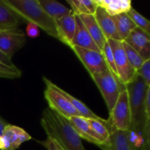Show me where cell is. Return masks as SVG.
Returning <instances> with one entry per match:
<instances>
[{
	"instance_id": "1",
	"label": "cell",
	"mask_w": 150,
	"mask_h": 150,
	"mask_svg": "<svg viewBox=\"0 0 150 150\" xmlns=\"http://www.w3.org/2000/svg\"><path fill=\"white\" fill-rule=\"evenodd\" d=\"M40 125L58 150H86L68 120L48 107L42 111Z\"/></svg>"
},
{
	"instance_id": "2",
	"label": "cell",
	"mask_w": 150,
	"mask_h": 150,
	"mask_svg": "<svg viewBox=\"0 0 150 150\" xmlns=\"http://www.w3.org/2000/svg\"><path fill=\"white\" fill-rule=\"evenodd\" d=\"M24 22L32 23L48 35L59 40L57 22L38 3V0H3Z\"/></svg>"
},
{
	"instance_id": "3",
	"label": "cell",
	"mask_w": 150,
	"mask_h": 150,
	"mask_svg": "<svg viewBox=\"0 0 150 150\" xmlns=\"http://www.w3.org/2000/svg\"><path fill=\"white\" fill-rule=\"evenodd\" d=\"M147 86L143 79L136 75L132 82L126 85L131 114V129L135 133L143 136L145 123L147 120L144 113V98Z\"/></svg>"
},
{
	"instance_id": "4",
	"label": "cell",
	"mask_w": 150,
	"mask_h": 150,
	"mask_svg": "<svg viewBox=\"0 0 150 150\" xmlns=\"http://www.w3.org/2000/svg\"><path fill=\"white\" fill-rule=\"evenodd\" d=\"M91 78L99 89L108 110V113H111L120 93L125 88V86L122 84L109 70L95 75Z\"/></svg>"
},
{
	"instance_id": "5",
	"label": "cell",
	"mask_w": 150,
	"mask_h": 150,
	"mask_svg": "<svg viewBox=\"0 0 150 150\" xmlns=\"http://www.w3.org/2000/svg\"><path fill=\"white\" fill-rule=\"evenodd\" d=\"M107 120L109 123L111 133L115 130L128 131L131 129V114L126 88L120 93L112 111L109 113V118Z\"/></svg>"
},
{
	"instance_id": "6",
	"label": "cell",
	"mask_w": 150,
	"mask_h": 150,
	"mask_svg": "<svg viewBox=\"0 0 150 150\" xmlns=\"http://www.w3.org/2000/svg\"><path fill=\"white\" fill-rule=\"evenodd\" d=\"M46 88L44 90V98L48 104V108L64 118L81 117L73 105L52 86L53 82L44 76L42 78Z\"/></svg>"
},
{
	"instance_id": "7",
	"label": "cell",
	"mask_w": 150,
	"mask_h": 150,
	"mask_svg": "<svg viewBox=\"0 0 150 150\" xmlns=\"http://www.w3.org/2000/svg\"><path fill=\"white\" fill-rule=\"evenodd\" d=\"M107 41L112 50L118 73L119 81L122 84L126 86L133 81V79L136 78L137 75L136 71L129 63L123 47L122 41L111 39L108 40Z\"/></svg>"
},
{
	"instance_id": "8",
	"label": "cell",
	"mask_w": 150,
	"mask_h": 150,
	"mask_svg": "<svg viewBox=\"0 0 150 150\" xmlns=\"http://www.w3.org/2000/svg\"><path fill=\"white\" fill-rule=\"evenodd\" d=\"M71 48L83 64L91 77L109 70L102 52L76 46L71 47Z\"/></svg>"
},
{
	"instance_id": "9",
	"label": "cell",
	"mask_w": 150,
	"mask_h": 150,
	"mask_svg": "<svg viewBox=\"0 0 150 150\" xmlns=\"http://www.w3.org/2000/svg\"><path fill=\"white\" fill-rule=\"evenodd\" d=\"M26 42L24 32L19 28L0 31V51L12 59L15 53L21 49Z\"/></svg>"
},
{
	"instance_id": "10",
	"label": "cell",
	"mask_w": 150,
	"mask_h": 150,
	"mask_svg": "<svg viewBox=\"0 0 150 150\" xmlns=\"http://www.w3.org/2000/svg\"><path fill=\"white\" fill-rule=\"evenodd\" d=\"M150 35L139 28L132 31L123 42L137 51L144 60L150 59Z\"/></svg>"
},
{
	"instance_id": "11",
	"label": "cell",
	"mask_w": 150,
	"mask_h": 150,
	"mask_svg": "<svg viewBox=\"0 0 150 150\" xmlns=\"http://www.w3.org/2000/svg\"><path fill=\"white\" fill-rule=\"evenodd\" d=\"M67 120L81 139H85L98 146L106 142L94 131L86 119L82 117H72Z\"/></svg>"
},
{
	"instance_id": "12",
	"label": "cell",
	"mask_w": 150,
	"mask_h": 150,
	"mask_svg": "<svg viewBox=\"0 0 150 150\" xmlns=\"http://www.w3.org/2000/svg\"><path fill=\"white\" fill-rule=\"evenodd\" d=\"M98 147L102 150H139L130 140L129 130L112 132L108 140Z\"/></svg>"
},
{
	"instance_id": "13",
	"label": "cell",
	"mask_w": 150,
	"mask_h": 150,
	"mask_svg": "<svg viewBox=\"0 0 150 150\" xmlns=\"http://www.w3.org/2000/svg\"><path fill=\"white\" fill-rule=\"evenodd\" d=\"M76 29L75 32L74 36L70 42V48L73 46L79 47V48H85V49L92 50V51L102 52L99 47L97 45L94 40L89 35L87 29L82 23L81 20L79 16L76 15Z\"/></svg>"
},
{
	"instance_id": "14",
	"label": "cell",
	"mask_w": 150,
	"mask_h": 150,
	"mask_svg": "<svg viewBox=\"0 0 150 150\" xmlns=\"http://www.w3.org/2000/svg\"><path fill=\"white\" fill-rule=\"evenodd\" d=\"M94 16L107 40L111 39L122 41L112 16H109L105 10L100 7H98Z\"/></svg>"
},
{
	"instance_id": "15",
	"label": "cell",
	"mask_w": 150,
	"mask_h": 150,
	"mask_svg": "<svg viewBox=\"0 0 150 150\" xmlns=\"http://www.w3.org/2000/svg\"><path fill=\"white\" fill-rule=\"evenodd\" d=\"M56 22L59 35V41L70 47L76 29V15L71 13L56 21Z\"/></svg>"
},
{
	"instance_id": "16",
	"label": "cell",
	"mask_w": 150,
	"mask_h": 150,
	"mask_svg": "<svg viewBox=\"0 0 150 150\" xmlns=\"http://www.w3.org/2000/svg\"><path fill=\"white\" fill-rule=\"evenodd\" d=\"M23 22L3 0H0V31L17 29Z\"/></svg>"
},
{
	"instance_id": "17",
	"label": "cell",
	"mask_w": 150,
	"mask_h": 150,
	"mask_svg": "<svg viewBox=\"0 0 150 150\" xmlns=\"http://www.w3.org/2000/svg\"><path fill=\"white\" fill-rule=\"evenodd\" d=\"M52 86L57 89V91L60 92L72 105L74 106V108H76V111L79 112V114H80L81 117H83L85 119H92V120H99V121L103 122H107L108 120H105V119H103L102 117H99V116L97 115L96 114L93 112L91 109H89L87 107V105L86 104L83 103L82 101H81L80 100L77 99L75 97H73V95H71L70 94H69L68 92H67L66 91H64V89H62V88H60L59 86H57L55 83H52Z\"/></svg>"
},
{
	"instance_id": "18",
	"label": "cell",
	"mask_w": 150,
	"mask_h": 150,
	"mask_svg": "<svg viewBox=\"0 0 150 150\" xmlns=\"http://www.w3.org/2000/svg\"><path fill=\"white\" fill-rule=\"evenodd\" d=\"M79 16L95 43L102 51L103 48L107 42V40L101 31L95 16L92 15H80Z\"/></svg>"
},
{
	"instance_id": "19",
	"label": "cell",
	"mask_w": 150,
	"mask_h": 150,
	"mask_svg": "<svg viewBox=\"0 0 150 150\" xmlns=\"http://www.w3.org/2000/svg\"><path fill=\"white\" fill-rule=\"evenodd\" d=\"M98 7H102L111 16L127 13L132 7L130 0H95Z\"/></svg>"
},
{
	"instance_id": "20",
	"label": "cell",
	"mask_w": 150,
	"mask_h": 150,
	"mask_svg": "<svg viewBox=\"0 0 150 150\" xmlns=\"http://www.w3.org/2000/svg\"><path fill=\"white\" fill-rule=\"evenodd\" d=\"M42 8L55 21L72 13L71 10L54 0H38Z\"/></svg>"
},
{
	"instance_id": "21",
	"label": "cell",
	"mask_w": 150,
	"mask_h": 150,
	"mask_svg": "<svg viewBox=\"0 0 150 150\" xmlns=\"http://www.w3.org/2000/svg\"><path fill=\"white\" fill-rule=\"evenodd\" d=\"M112 18L115 23L118 35L122 41H124L130 35V32L137 28L130 16L126 13L112 16Z\"/></svg>"
},
{
	"instance_id": "22",
	"label": "cell",
	"mask_w": 150,
	"mask_h": 150,
	"mask_svg": "<svg viewBox=\"0 0 150 150\" xmlns=\"http://www.w3.org/2000/svg\"><path fill=\"white\" fill-rule=\"evenodd\" d=\"M67 2L71 7L72 13L76 16H94L98 8L95 0H67Z\"/></svg>"
},
{
	"instance_id": "23",
	"label": "cell",
	"mask_w": 150,
	"mask_h": 150,
	"mask_svg": "<svg viewBox=\"0 0 150 150\" xmlns=\"http://www.w3.org/2000/svg\"><path fill=\"white\" fill-rule=\"evenodd\" d=\"M23 130H24L21 127L10 124H7V125L5 127L3 136L10 142L13 150H16L19 148L18 144V139Z\"/></svg>"
},
{
	"instance_id": "24",
	"label": "cell",
	"mask_w": 150,
	"mask_h": 150,
	"mask_svg": "<svg viewBox=\"0 0 150 150\" xmlns=\"http://www.w3.org/2000/svg\"><path fill=\"white\" fill-rule=\"evenodd\" d=\"M86 120L88 121L91 127L93 129L94 131L100 137L102 138L105 142L108 140L110 134H111V130H110V125L108 122H103L97 120H92V119H86Z\"/></svg>"
},
{
	"instance_id": "25",
	"label": "cell",
	"mask_w": 150,
	"mask_h": 150,
	"mask_svg": "<svg viewBox=\"0 0 150 150\" xmlns=\"http://www.w3.org/2000/svg\"><path fill=\"white\" fill-rule=\"evenodd\" d=\"M130 18L136 24V26L142 31L150 35V22L144 16L141 15L139 12L136 11L134 8L131 7L130 10L127 13Z\"/></svg>"
},
{
	"instance_id": "26",
	"label": "cell",
	"mask_w": 150,
	"mask_h": 150,
	"mask_svg": "<svg viewBox=\"0 0 150 150\" xmlns=\"http://www.w3.org/2000/svg\"><path fill=\"white\" fill-rule=\"evenodd\" d=\"M122 42L123 47H124L125 51L126 56H127V58L128 59L129 63L133 67V68L136 71H137L140 68L141 66L142 65L144 60L142 58V57L139 55V54L137 51H135L133 48H131L130 45H127V43H125L123 41Z\"/></svg>"
},
{
	"instance_id": "27",
	"label": "cell",
	"mask_w": 150,
	"mask_h": 150,
	"mask_svg": "<svg viewBox=\"0 0 150 150\" xmlns=\"http://www.w3.org/2000/svg\"><path fill=\"white\" fill-rule=\"evenodd\" d=\"M102 54L103 55L104 59L105 60V62H106L107 65H108V69H109L110 71L112 73V74L117 78L119 80L118 77V73H117V67H116L115 61H114V55H113L112 50H111V47H110L109 44L108 43V41H107L106 43L105 44L104 47L102 49Z\"/></svg>"
},
{
	"instance_id": "28",
	"label": "cell",
	"mask_w": 150,
	"mask_h": 150,
	"mask_svg": "<svg viewBox=\"0 0 150 150\" xmlns=\"http://www.w3.org/2000/svg\"><path fill=\"white\" fill-rule=\"evenodd\" d=\"M22 72L16 66L9 67L0 63V78L7 79H16L21 77Z\"/></svg>"
},
{
	"instance_id": "29",
	"label": "cell",
	"mask_w": 150,
	"mask_h": 150,
	"mask_svg": "<svg viewBox=\"0 0 150 150\" xmlns=\"http://www.w3.org/2000/svg\"><path fill=\"white\" fill-rule=\"evenodd\" d=\"M136 74L143 79L146 86H150V59L144 60L140 68L136 71Z\"/></svg>"
},
{
	"instance_id": "30",
	"label": "cell",
	"mask_w": 150,
	"mask_h": 150,
	"mask_svg": "<svg viewBox=\"0 0 150 150\" xmlns=\"http://www.w3.org/2000/svg\"><path fill=\"white\" fill-rule=\"evenodd\" d=\"M26 33L29 38H35L40 35V28L32 23H27Z\"/></svg>"
},
{
	"instance_id": "31",
	"label": "cell",
	"mask_w": 150,
	"mask_h": 150,
	"mask_svg": "<svg viewBox=\"0 0 150 150\" xmlns=\"http://www.w3.org/2000/svg\"><path fill=\"white\" fill-rule=\"evenodd\" d=\"M150 86L147 88L144 98V113L146 118L150 120Z\"/></svg>"
},
{
	"instance_id": "32",
	"label": "cell",
	"mask_w": 150,
	"mask_h": 150,
	"mask_svg": "<svg viewBox=\"0 0 150 150\" xmlns=\"http://www.w3.org/2000/svg\"><path fill=\"white\" fill-rule=\"evenodd\" d=\"M38 143L42 145V146H44L47 150H58L55 145H54V144L48 138H47L44 141H38Z\"/></svg>"
},
{
	"instance_id": "33",
	"label": "cell",
	"mask_w": 150,
	"mask_h": 150,
	"mask_svg": "<svg viewBox=\"0 0 150 150\" xmlns=\"http://www.w3.org/2000/svg\"><path fill=\"white\" fill-rule=\"evenodd\" d=\"M0 150H13L10 142L3 135L0 136Z\"/></svg>"
},
{
	"instance_id": "34",
	"label": "cell",
	"mask_w": 150,
	"mask_h": 150,
	"mask_svg": "<svg viewBox=\"0 0 150 150\" xmlns=\"http://www.w3.org/2000/svg\"><path fill=\"white\" fill-rule=\"evenodd\" d=\"M7 124L8 123L4 119L0 117V136H2L3 133H4V129H5V127L7 125Z\"/></svg>"
}]
</instances>
